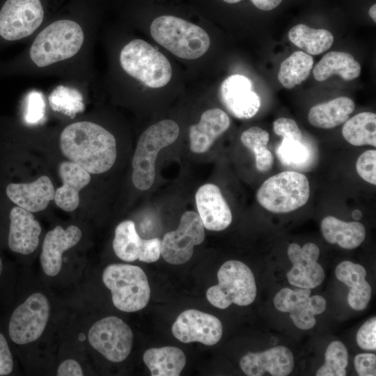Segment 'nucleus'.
Masks as SVG:
<instances>
[{
  "instance_id": "1",
  "label": "nucleus",
  "mask_w": 376,
  "mask_h": 376,
  "mask_svg": "<svg viewBox=\"0 0 376 376\" xmlns=\"http://www.w3.org/2000/svg\"><path fill=\"white\" fill-rule=\"evenodd\" d=\"M60 148L70 161L93 174L107 171L116 159L113 135L89 121L74 123L64 128L60 136Z\"/></svg>"
},
{
  "instance_id": "2",
  "label": "nucleus",
  "mask_w": 376,
  "mask_h": 376,
  "mask_svg": "<svg viewBox=\"0 0 376 376\" xmlns=\"http://www.w3.org/2000/svg\"><path fill=\"white\" fill-rule=\"evenodd\" d=\"M152 38L173 54L185 59H196L208 50L210 38L201 27L185 19L162 15L150 28Z\"/></svg>"
},
{
  "instance_id": "3",
  "label": "nucleus",
  "mask_w": 376,
  "mask_h": 376,
  "mask_svg": "<svg viewBox=\"0 0 376 376\" xmlns=\"http://www.w3.org/2000/svg\"><path fill=\"white\" fill-rule=\"evenodd\" d=\"M84 40L83 30L77 22L55 21L35 38L30 49L31 59L42 68L70 58L79 51Z\"/></svg>"
},
{
  "instance_id": "4",
  "label": "nucleus",
  "mask_w": 376,
  "mask_h": 376,
  "mask_svg": "<svg viewBox=\"0 0 376 376\" xmlns=\"http://www.w3.org/2000/svg\"><path fill=\"white\" fill-rule=\"evenodd\" d=\"M180 129L173 120H161L148 127L141 135L132 159V180L139 190H147L155 176V161L159 151L172 144Z\"/></svg>"
},
{
  "instance_id": "5",
  "label": "nucleus",
  "mask_w": 376,
  "mask_h": 376,
  "mask_svg": "<svg viewBox=\"0 0 376 376\" xmlns=\"http://www.w3.org/2000/svg\"><path fill=\"white\" fill-rule=\"evenodd\" d=\"M102 281L111 290L113 304L120 311H140L150 300V288L147 276L138 266L111 264L102 273Z\"/></svg>"
},
{
  "instance_id": "6",
  "label": "nucleus",
  "mask_w": 376,
  "mask_h": 376,
  "mask_svg": "<svg viewBox=\"0 0 376 376\" xmlns=\"http://www.w3.org/2000/svg\"><path fill=\"white\" fill-rule=\"evenodd\" d=\"M120 63L125 72L149 88H162L172 77L167 58L141 39L130 41L122 49Z\"/></svg>"
},
{
  "instance_id": "7",
  "label": "nucleus",
  "mask_w": 376,
  "mask_h": 376,
  "mask_svg": "<svg viewBox=\"0 0 376 376\" xmlns=\"http://www.w3.org/2000/svg\"><path fill=\"white\" fill-rule=\"evenodd\" d=\"M218 284L208 288L206 297L214 306L225 309L232 304H251L257 288L253 274L244 263L231 260L224 263L217 272Z\"/></svg>"
},
{
  "instance_id": "8",
  "label": "nucleus",
  "mask_w": 376,
  "mask_h": 376,
  "mask_svg": "<svg viewBox=\"0 0 376 376\" xmlns=\"http://www.w3.org/2000/svg\"><path fill=\"white\" fill-rule=\"evenodd\" d=\"M310 196L306 176L297 171H283L266 180L256 194L259 204L274 213H287L304 206Z\"/></svg>"
},
{
  "instance_id": "9",
  "label": "nucleus",
  "mask_w": 376,
  "mask_h": 376,
  "mask_svg": "<svg viewBox=\"0 0 376 376\" xmlns=\"http://www.w3.org/2000/svg\"><path fill=\"white\" fill-rule=\"evenodd\" d=\"M47 298L40 292L30 295L13 311L8 323L10 339L17 345L36 340L43 333L49 316Z\"/></svg>"
},
{
  "instance_id": "10",
  "label": "nucleus",
  "mask_w": 376,
  "mask_h": 376,
  "mask_svg": "<svg viewBox=\"0 0 376 376\" xmlns=\"http://www.w3.org/2000/svg\"><path fill=\"white\" fill-rule=\"evenodd\" d=\"M88 339L91 345L112 362H121L130 354L133 344L131 328L120 318L109 316L91 327Z\"/></svg>"
},
{
  "instance_id": "11",
  "label": "nucleus",
  "mask_w": 376,
  "mask_h": 376,
  "mask_svg": "<svg viewBox=\"0 0 376 376\" xmlns=\"http://www.w3.org/2000/svg\"><path fill=\"white\" fill-rule=\"evenodd\" d=\"M205 239V227L196 212L187 211L181 216L178 228L166 233L161 240V255L171 265L188 262L194 247Z\"/></svg>"
},
{
  "instance_id": "12",
  "label": "nucleus",
  "mask_w": 376,
  "mask_h": 376,
  "mask_svg": "<svg viewBox=\"0 0 376 376\" xmlns=\"http://www.w3.org/2000/svg\"><path fill=\"white\" fill-rule=\"evenodd\" d=\"M43 17L40 0H7L0 10V36L10 41L26 38L39 27Z\"/></svg>"
},
{
  "instance_id": "13",
  "label": "nucleus",
  "mask_w": 376,
  "mask_h": 376,
  "mask_svg": "<svg viewBox=\"0 0 376 376\" xmlns=\"http://www.w3.org/2000/svg\"><path fill=\"white\" fill-rule=\"evenodd\" d=\"M311 292L308 288H283L274 297V306L281 312L289 313L299 329H310L316 324L315 315L322 313L327 307L326 300L322 296L311 297Z\"/></svg>"
},
{
  "instance_id": "14",
  "label": "nucleus",
  "mask_w": 376,
  "mask_h": 376,
  "mask_svg": "<svg viewBox=\"0 0 376 376\" xmlns=\"http://www.w3.org/2000/svg\"><path fill=\"white\" fill-rule=\"evenodd\" d=\"M173 335L189 343L199 342L205 345L217 343L222 336L221 322L215 316L196 309L182 312L172 325Z\"/></svg>"
},
{
  "instance_id": "15",
  "label": "nucleus",
  "mask_w": 376,
  "mask_h": 376,
  "mask_svg": "<svg viewBox=\"0 0 376 376\" xmlns=\"http://www.w3.org/2000/svg\"><path fill=\"white\" fill-rule=\"evenodd\" d=\"M113 249L116 255L123 261L139 260L150 263L156 262L161 256V240L159 238H141L134 223L125 220L115 229Z\"/></svg>"
},
{
  "instance_id": "16",
  "label": "nucleus",
  "mask_w": 376,
  "mask_h": 376,
  "mask_svg": "<svg viewBox=\"0 0 376 376\" xmlns=\"http://www.w3.org/2000/svg\"><path fill=\"white\" fill-rule=\"evenodd\" d=\"M288 256L292 263V267L287 273L291 285L311 290L322 284L324 272L318 263L320 249L315 244L306 243L301 247L292 243L288 246Z\"/></svg>"
},
{
  "instance_id": "17",
  "label": "nucleus",
  "mask_w": 376,
  "mask_h": 376,
  "mask_svg": "<svg viewBox=\"0 0 376 376\" xmlns=\"http://www.w3.org/2000/svg\"><path fill=\"white\" fill-rule=\"evenodd\" d=\"M220 98L226 109L240 119L252 118L260 107V97L251 81L242 75H232L222 82Z\"/></svg>"
},
{
  "instance_id": "18",
  "label": "nucleus",
  "mask_w": 376,
  "mask_h": 376,
  "mask_svg": "<svg viewBox=\"0 0 376 376\" xmlns=\"http://www.w3.org/2000/svg\"><path fill=\"white\" fill-rule=\"evenodd\" d=\"M242 371L248 376H261L265 373L273 376H287L295 366L292 352L278 345L261 352H248L240 361Z\"/></svg>"
},
{
  "instance_id": "19",
  "label": "nucleus",
  "mask_w": 376,
  "mask_h": 376,
  "mask_svg": "<svg viewBox=\"0 0 376 376\" xmlns=\"http://www.w3.org/2000/svg\"><path fill=\"white\" fill-rule=\"evenodd\" d=\"M195 200L205 228L220 231L230 226L232 213L219 187L211 183L202 185L196 193Z\"/></svg>"
},
{
  "instance_id": "20",
  "label": "nucleus",
  "mask_w": 376,
  "mask_h": 376,
  "mask_svg": "<svg viewBox=\"0 0 376 376\" xmlns=\"http://www.w3.org/2000/svg\"><path fill=\"white\" fill-rule=\"evenodd\" d=\"M81 235V230L73 225L66 229L57 226L46 234L40 259L42 268L47 275L54 276L60 272L63 253L75 246Z\"/></svg>"
},
{
  "instance_id": "21",
  "label": "nucleus",
  "mask_w": 376,
  "mask_h": 376,
  "mask_svg": "<svg viewBox=\"0 0 376 376\" xmlns=\"http://www.w3.org/2000/svg\"><path fill=\"white\" fill-rule=\"evenodd\" d=\"M9 219V249L22 255L33 253L38 246L41 233V226L38 221L31 212L19 206L11 209Z\"/></svg>"
},
{
  "instance_id": "22",
  "label": "nucleus",
  "mask_w": 376,
  "mask_h": 376,
  "mask_svg": "<svg viewBox=\"0 0 376 376\" xmlns=\"http://www.w3.org/2000/svg\"><path fill=\"white\" fill-rule=\"evenodd\" d=\"M54 185L46 175L29 183H10L6 187L10 201L31 212L44 210L54 199Z\"/></svg>"
},
{
  "instance_id": "23",
  "label": "nucleus",
  "mask_w": 376,
  "mask_h": 376,
  "mask_svg": "<svg viewBox=\"0 0 376 376\" xmlns=\"http://www.w3.org/2000/svg\"><path fill=\"white\" fill-rule=\"evenodd\" d=\"M58 174L63 185L54 193L56 205L66 212H72L79 204V191L91 181L90 173L71 161L58 166Z\"/></svg>"
},
{
  "instance_id": "24",
  "label": "nucleus",
  "mask_w": 376,
  "mask_h": 376,
  "mask_svg": "<svg viewBox=\"0 0 376 376\" xmlns=\"http://www.w3.org/2000/svg\"><path fill=\"white\" fill-rule=\"evenodd\" d=\"M229 126V117L223 110L214 108L204 111L199 123L189 128L191 150L195 153L206 152Z\"/></svg>"
},
{
  "instance_id": "25",
  "label": "nucleus",
  "mask_w": 376,
  "mask_h": 376,
  "mask_svg": "<svg viewBox=\"0 0 376 376\" xmlns=\"http://www.w3.org/2000/svg\"><path fill=\"white\" fill-rule=\"evenodd\" d=\"M335 275L350 288L347 296L350 306L356 311L363 310L372 295L371 287L366 280L365 268L359 264L345 260L337 265Z\"/></svg>"
},
{
  "instance_id": "26",
  "label": "nucleus",
  "mask_w": 376,
  "mask_h": 376,
  "mask_svg": "<svg viewBox=\"0 0 376 376\" xmlns=\"http://www.w3.org/2000/svg\"><path fill=\"white\" fill-rule=\"evenodd\" d=\"M320 226L322 234L327 242L337 244L345 249L358 247L366 237V228L358 221L346 222L327 216L322 220Z\"/></svg>"
},
{
  "instance_id": "27",
  "label": "nucleus",
  "mask_w": 376,
  "mask_h": 376,
  "mask_svg": "<svg viewBox=\"0 0 376 376\" xmlns=\"http://www.w3.org/2000/svg\"><path fill=\"white\" fill-rule=\"evenodd\" d=\"M354 109L355 104L352 99L338 97L311 107L308 114V120L314 127L331 129L348 120Z\"/></svg>"
},
{
  "instance_id": "28",
  "label": "nucleus",
  "mask_w": 376,
  "mask_h": 376,
  "mask_svg": "<svg viewBox=\"0 0 376 376\" xmlns=\"http://www.w3.org/2000/svg\"><path fill=\"white\" fill-rule=\"evenodd\" d=\"M143 361L152 376H178L186 364L183 351L174 346L147 350Z\"/></svg>"
},
{
  "instance_id": "29",
  "label": "nucleus",
  "mask_w": 376,
  "mask_h": 376,
  "mask_svg": "<svg viewBox=\"0 0 376 376\" xmlns=\"http://www.w3.org/2000/svg\"><path fill=\"white\" fill-rule=\"evenodd\" d=\"M361 67L352 55L343 52H330L315 65L313 74L315 80L323 81L334 75L345 81L359 77Z\"/></svg>"
},
{
  "instance_id": "30",
  "label": "nucleus",
  "mask_w": 376,
  "mask_h": 376,
  "mask_svg": "<svg viewBox=\"0 0 376 376\" xmlns=\"http://www.w3.org/2000/svg\"><path fill=\"white\" fill-rule=\"evenodd\" d=\"M289 40L308 54L317 55L328 50L334 42V36L328 30L313 29L300 24L288 32Z\"/></svg>"
},
{
  "instance_id": "31",
  "label": "nucleus",
  "mask_w": 376,
  "mask_h": 376,
  "mask_svg": "<svg viewBox=\"0 0 376 376\" xmlns=\"http://www.w3.org/2000/svg\"><path fill=\"white\" fill-rule=\"evenodd\" d=\"M342 134L344 139L355 146H376V114L361 112L344 123Z\"/></svg>"
},
{
  "instance_id": "32",
  "label": "nucleus",
  "mask_w": 376,
  "mask_h": 376,
  "mask_svg": "<svg viewBox=\"0 0 376 376\" xmlns=\"http://www.w3.org/2000/svg\"><path fill=\"white\" fill-rule=\"evenodd\" d=\"M313 65V59L310 54L297 51L281 63L278 79L283 87L293 88L308 78Z\"/></svg>"
},
{
  "instance_id": "33",
  "label": "nucleus",
  "mask_w": 376,
  "mask_h": 376,
  "mask_svg": "<svg viewBox=\"0 0 376 376\" xmlns=\"http://www.w3.org/2000/svg\"><path fill=\"white\" fill-rule=\"evenodd\" d=\"M269 139V133L256 126L244 131L240 136L243 145L254 153L256 167L260 172L268 171L273 166V155L267 148Z\"/></svg>"
},
{
  "instance_id": "34",
  "label": "nucleus",
  "mask_w": 376,
  "mask_h": 376,
  "mask_svg": "<svg viewBox=\"0 0 376 376\" xmlns=\"http://www.w3.org/2000/svg\"><path fill=\"white\" fill-rule=\"evenodd\" d=\"M348 363L347 350L339 340L331 342L324 354V363L316 372L317 376H345Z\"/></svg>"
},
{
  "instance_id": "35",
  "label": "nucleus",
  "mask_w": 376,
  "mask_h": 376,
  "mask_svg": "<svg viewBox=\"0 0 376 376\" xmlns=\"http://www.w3.org/2000/svg\"><path fill=\"white\" fill-rule=\"evenodd\" d=\"M51 107L70 117H74L84 109L81 95L75 89L59 86L49 97Z\"/></svg>"
},
{
  "instance_id": "36",
  "label": "nucleus",
  "mask_w": 376,
  "mask_h": 376,
  "mask_svg": "<svg viewBox=\"0 0 376 376\" xmlns=\"http://www.w3.org/2000/svg\"><path fill=\"white\" fill-rule=\"evenodd\" d=\"M276 152L283 164L292 167L305 165L311 157L310 150L303 141L290 138H283Z\"/></svg>"
},
{
  "instance_id": "37",
  "label": "nucleus",
  "mask_w": 376,
  "mask_h": 376,
  "mask_svg": "<svg viewBox=\"0 0 376 376\" xmlns=\"http://www.w3.org/2000/svg\"><path fill=\"white\" fill-rule=\"evenodd\" d=\"M358 175L366 182L376 185V150H368L363 152L356 162Z\"/></svg>"
},
{
  "instance_id": "38",
  "label": "nucleus",
  "mask_w": 376,
  "mask_h": 376,
  "mask_svg": "<svg viewBox=\"0 0 376 376\" xmlns=\"http://www.w3.org/2000/svg\"><path fill=\"white\" fill-rule=\"evenodd\" d=\"M45 102L42 95L38 91L31 92L27 97L25 120L29 124L41 121L45 115Z\"/></svg>"
},
{
  "instance_id": "39",
  "label": "nucleus",
  "mask_w": 376,
  "mask_h": 376,
  "mask_svg": "<svg viewBox=\"0 0 376 376\" xmlns=\"http://www.w3.org/2000/svg\"><path fill=\"white\" fill-rule=\"evenodd\" d=\"M358 345L365 350H376V318L373 317L360 327L357 334Z\"/></svg>"
},
{
  "instance_id": "40",
  "label": "nucleus",
  "mask_w": 376,
  "mask_h": 376,
  "mask_svg": "<svg viewBox=\"0 0 376 376\" xmlns=\"http://www.w3.org/2000/svg\"><path fill=\"white\" fill-rule=\"evenodd\" d=\"M273 128L274 132L283 138H290L299 141H303L302 132L293 119L278 118L274 122Z\"/></svg>"
},
{
  "instance_id": "41",
  "label": "nucleus",
  "mask_w": 376,
  "mask_h": 376,
  "mask_svg": "<svg viewBox=\"0 0 376 376\" xmlns=\"http://www.w3.org/2000/svg\"><path fill=\"white\" fill-rule=\"evenodd\" d=\"M354 366L360 376L376 375V356L373 353H361L354 358Z\"/></svg>"
},
{
  "instance_id": "42",
  "label": "nucleus",
  "mask_w": 376,
  "mask_h": 376,
  "mask_svg": "<svg viewBox=\"0 0 376 376\" xmlns=\"http://www.w3.org/2000/svg\"><path fill=\"white\" fill-rule=\"evenodd\" d=\"M14 368L13 354L6 336L0 332V376L12 373Z\"/></svg>"
},
{
  "instance_id": "43",
  "label": "nucleus",
  "mask_w": 376,
  "mask_h": 376,
  "mask_svg": "<svg viewBox=\"0 0 376 376\" xmlns=\"http://www.w3.org/2000/svg\"><path fill=\"white\" fill-rule=\"evenodd\" d=\"M58 376H82L84 373L79 363L74 359L63 361L57 369Z\"/></svg>"
},
{
  "instance_id": "44",
  "label": "nucleus",
  "mask_w": 376,
  "mask_h": 376,
  "mask_svg": "<svg viewBox=\"0 0 376 376\" xmlns=\"http://www.w3.org/2000/svg\"><path fill=\"white\" fill-rule=\"evenodd\" d=\"M258 8L263 10H270L276 8L282 0H251Z\"/></svg>"
},
{
  "instance_id": "45",
  "label": "nucleus",
  "mask_w": 376,
  "mask_h": 376,
  "mask_svg": "<svg viewBox=\"0 0 376 376\" xmlns=\"http://www.w3.org/2000/svg\"><path fill=\"white\" fill-rule=\"evenodd\" d=\"M376 4H373L369 9L368 13L370 17L374 20V22H376Z\"/></svg>"
},
{
  "instance_id": "46",
  "label": "nucleus",
  "mask_w": 376,
  "mask_h": 376,
  "mask_svg": "<svg viewBox=\"0 0 376 376\" xmlns=\"http://www.w3.org/2000/svg\"><path fill=\"white\" fill-rule=\"evenodd\" d=\"M352 216L354 219L357 221L361 219L362 213L359 210H354L352 213Z\"/></svg>"
},
{
  "instance_id": "47",
  "label": "nucleus",
  "mask_w": 376,
  "mask_h": 376,
  "mask_svg": "<svg viewBox=\"0 0 376 376\" xmlns=\"http://www.w3.org/2000/svg\"><path fill=\"white\" fill-rule=\"evenodd\" d=\"M3 264L2 258L0 256V279L1 278L3 275Z\"/></svg>"
},
{
  "instance_id": "48",
  "label": "nucleus",
  "mask_w": 376,
  "mask_h": 376,
  "mask_svg": "<svg viewBox=\"0 0 376 376\" xmlns=\"http://www.w3.org/2000/svg\"><path fill=\"white\" fill-rule=\"evenodd\" d=\"M224 1L228 3H237L242 0H224Z\"/></svg>"
},
{
  "instance_id": "49",
  "label": "nucleus",
  "mask_w": 376,
  "mask_h": 376,
  "mask_svg": "<svg viewBox=\"0 0 376 376\" xmlns=\"http://www.w3.org/2000/svg\"><path fill=\"white\" fill-rule=\"evenodd\" d=\"M79 340H84L85 339L84 335L81 334V336H79Z\"/></svg>"
}]
</instances>
